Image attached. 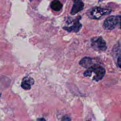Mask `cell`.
I'll return each mask as SVG.
<instances>
[{
    "label": "cell",
    "mask_w": 121,
    "mask_h": 121,
    "mask_svg": "<svg viewBox=\"0 0 121 121\" xmlns=\"http://www.w3.org/2000/svg\"><path fill=\"white\" fill-rule=\"evenodd\" d=\"M94 75L93 77V80L95 81L101 80L104 77L105 74V70L102 66L97 64H94L84 72L83 75L85 77H90L92 74Z\"/></svg>",
    "instance_id": "cell-1"
},
{
    "label": "cell",
    "mask_w": 121,
    "mask_h": 121,
    "mask_svg": "<svg viewBox=\"0 0 121 121\" xmlns=\"http://www.w3.org/2000/svg\"><path fill=\"white\" fill-rule=\"evenodd\" d=\"M80 16L77 17L75 19L68 20L67 25L63 27V28L69 32H78L82 27V25L79 22Z\"/></svg>",
    "instance_id": "cell-2"
},
{
    "label": "cell",
    "mask_w": 121,
    "mask_h": 121,
    "mask_svg": "<svg viewBox=\"0 0 121 121\" xmlns=\"http://www.w3.org/2000/svg\"><path fill=\"white\" fill-rule=\"evenodd\" d=\"M121 17L111 16L107 17L103 23V28L105 30H111L114 29L119 23Z\"/></svg>",
    "instance_id": "cell-3"
},
{
    "label": "cell",
    "mask_w": 121,
    "mask_h": 121,
    "mask_svg": "<svg viewBox=\"0 0 121 121\" xmlns=\"http://www.w3.org/2000/svg\"><path fill=\"white\" fill-rule=\"evenodd\" d=\"M111 10L108 9L101 7H94L91 9L89 13V17L92 19H99L102 17L109 14Z\"/></svg>",
    "instance_id": "cell-4"
},
{
    "label": "cell",
    "mask_w": 121,
    "mask_h": 121,
    "mask_svg": "<svg viewBox=\"0 0 121 121\" xmlns=\"http://www.w3.org/2000/svg\"><path fill=\"white\" fill-rule=\"evenodd\" d=\"M91 46L96 51H104L107 49L106 42L101 36L92 38L91 39Z\"/></svg>",
    "instance_id": "cell-5"
},
{
    "label": "cell",
    "mask_w": 121,
    "mask_h": 121,
    "mask_svg": "<svg viewBox=\"0 0 121 121\" xmlns=\"http://www.w3.org/2000/svg\"><path fill=\"white\" fill-rule=\"evenodd\" d=\"M73 5L70 11V14L72 15H75L81 10L84 7V3L82 0H72Z\"/></svg>",
    "instance_id": "cell-6"
},
{
    "label": "cell",
    "mask_w": 121,
    "mask_h": 121,
    "mask_svg": "<svg viewBox=\"0 0 121 121\" xmlns=\"http://www.w3.org/2000/svg\"><path fill=\"white\" fill-rule=\"evenodd\" d=\"M34 79L32 78L29 76H26L23 78L21 84V86L25 90H30L31 86L34 85Z\"/></svg>",
    "instance_id": "cell-7"
},
{
    "label": "cell",
    "mask_w": 121,
    "mask_h": 121,
    "mask_svg": "<svg viewBox=\"0 0 121 121\" xmlns=\"http://www.w3.org/2000/svg\"><path fill=\"white\" fill-rule=\"evenodd\" d=\"M79 64L82 67L86 69L91 67L94 64L93 63V59L92 58L85 57L82 58L79 62Z\"/></svg>",
    "instance_id": "cell-8"
},
{
    "label": "cell",
    "mask_w": 121,
    "mask_h": 121,
    "mask_svg": "<svg viewBox=\"0 0 121 121\" xmlns=\"http://www.w3.org/2000/svg\"><path fill=\"white\" fill-rule=\"evenodd\" d=\"M51 8L54 11H60L62 8V4L59 0H53L50 4Z\"/></svg>",
    "instance_id": "cell-9"
},
{
    "label": "cell",
    "mask_w": 121,
    "mask_h": 121,
    "mask_svg": "<svg viewBox=\"0 0 121 121\" xmlns=\"http://www.w3.org/2000/svg\"><path fill=\"white\" fill-rule=\"evenodd\" d=\"M117 65L119 68H121V50L119 53L117 58Z\"/></svg>",
    "instance_id": "cell-10"
},
{
    "label": "cell",
    "mask_w": 121,
    "mask_h": 121,
    "mask_svg": "<svg viewBox=\"0 0 121 121\" xmlns=\"http://www.w3.org/2000/svg\"><path fill=\"white\" fill-rule=\"evenodd\" d=\"M71 119L70 117V116L67 115L63 116L61 118L62 121H71Z\"/></svg>",
    "instance_id": "cell-11"
},
{
    "label": "cell",
    "mask_w": 121,
    "mask_h": 121,
    "mask_svg": "<svg viewBox=\"0 0 121 121\" xmlns=\"http://www.w3.org/2000/svg\"><path fill=\"white\" fill-rule=\"evenodd\" d=\"M37 121H46L45 120V119L43 118H38L37 119Z\"/></svg>",
    "instance_id": "cell-12"
},
{
    "label": "cell",
    "mask_w": 121,
    "mask_h": 121,
    "mask_svg": "<svg viewBox=\"0 0 121 121\" xmlns=\"http://www.w3.org/2000/svg\"><path fill=\"white\" fill-rule=\"evenodd\" d=\"M119 24H120V29H121V18H120Z\"/></svg>",
    "instance_id": "cell-13"
},
{
    "label": "cell",
    "mask_w": 121,
    "mask_h": 121,
    "mask_svg": "<svg viewBox=\"0 0 121 121\" xmlns=\"http://www.w3.org/2000/svg\"><path fill=\"white\" fill-rule=\"evenodd\" d=\"M89 121V120H88V121Z\"/></svg>",
    "instance_id": "cell-14"
}]
</instances>
